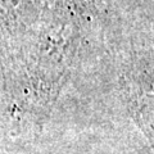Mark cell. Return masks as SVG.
I'll return each instance as SVG.
<instances>
[{
    "mask_svg": "<svg viewBox=\"0 0 154 154\" xmlns=\"http://www.w3.org/2000/svg\"><path fill=\"white\" fill-rule=\"evenodd\" d=\"M125 93L134 122L154 150V75L140 72L128 76Z\"/></svg>",
    "mask_w": 154,
    "mask_h": 154,
    "instance_id": "6da1fadb",
    "label": "cell"
}]
</instances>
